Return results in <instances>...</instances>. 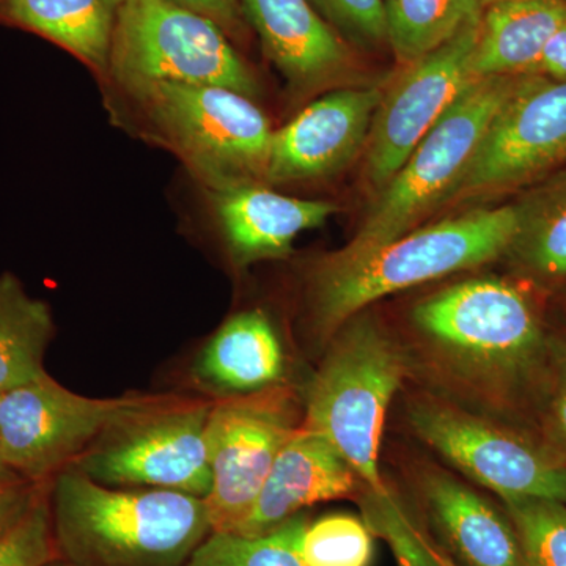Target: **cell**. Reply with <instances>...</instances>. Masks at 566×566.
<instances>
[{
  "instance_id": "31",
  "label": "cell",
  "mask_w": 566,
  "mask_h": 566,
  "mask_svg": "<svg viewBox=\"0 0 566 566\" xmlns=\"http://www.w3.org/2000/svg\"><path fill=\"white\" fill-rule=\"evenodd\" d=\"M315 10L357 43H387L385 0H311Z\"/></svg>"
},
{
  "instance_id": "32",
  "label": "cell",
  "mask_w": 566,
  "mask_h": 566,
  "mask_svg": "<svg viewBox=\"0 0 566 566\" xmlns=\"http://www.w3.org/2000/svg\"><path fill=\"white\" fill-rule=\"evenodd\" d=\"M50 486L51 480L50 482H31V480L17 479L0 483V539L20 524L22 517L31 512L32 506L50 490Z\"/></svg>"
},
{
  "instance_id": "15",
  "label": "cell",
  "mask_w": 566,
  "mask_h": 566,
  "mask_svg": "<svg viewBox=\"0 0 566 566\" xmlns=\"http://www.w3.org/2000/svg\"><path fill=\"white\" fill-rule=\"evenodd\" d=\"M385 92L342 88L304 107L271 137L263 181H314L344 169L370 136Z\"/></svg>"
},
{
  "instance_id": "18",
  "label": "cell",
  "mask_w": 566,
  "mask_h": 566,
  "mask_svg": "<svg viewBox=\"0 0 566 566\" xmlns=\"http://www.w3.org/2000/svg\"><path fill=\"white\" fill-rule=\"evenodd\" d=\"M216 211L237 266L282 259L294 240L318 229L338 211L337 205L283 196L263 181H243L214 192Z\"/></svg>"
},
{
  "instance_id": "33",
  "label": "cell",
  "mask_w": 566,
  "mask_h": 566,
  "mask_svg": "<svg viewBox=\"0 0 566 566\" xmlns=\"http://www.w3.org/2000/svg\"><path fill=\"white\" fill-rule=\"evenodd\" d=\"M167 2L210 18L216 24L221 25L230 39L243 36L245 32V17L241 0H167Z\"/></svg>"
},
{
  "instance_id": "10",
  "label": "cell",
  "mask_w": 566,
  "mask_h": 566,
  "mask_svg": "<svg viewBox=\"0 0 566 566\" xmlns=\"http://www.w3.org/2000/svg\"><path fill=\"white\" fill-rule=\"evenodd\" d=\"M214 401L175 397L111 428L70 468L104 486H147L207 499V424Z\"/></svg>"
},
{
  "instance_id": "34",
  "label": "cell",
  "mask_w": 566,
  "mask_h": 566,
  "mask_svg": "<svg viewBox=\"0 0 566 566\" xmlns=\"http://www.w3.org/2000/svg\"><path fill=\"white\" fill-rule=\"evenodd\" d=\"M536 74L554 81H566V21L547 44Z\"/></svg>"
},
{
  "instance_id": "9",
  "label": "cell",
  "mask_w": 566,
  "mask_h": 566,
  "mask_svg": "<svg viewBox=\"0 0 566 566\" xmlns=\"http://www.w3.org/2000/svg\"><path fill=\"white\" fill-rule=\"evenodd\" d=\"M174 398L82 397L46 374L0 394V450L21 479L50 482L111 428Z\"/></svg>"
},
{
  "instance_id": "14",
  "label": "cell",
  "mask_w": 566,
  "mask_h": 566,
  "mask_svg": "<svg viewBox=\"0 0 566 566\" xmlns=\"http://www.w3.org/2000/svg\"><path fill=\"white\" fill-rule=\"evenodd\" d=\"M408 490L423 526L457 566H523L504 505L431 461L411 464Z\"/></svg>"
},
{
  "instance_id": "25",
  "label": "cell",
  "mask_w": 566,
  "mask_h": 566,
  "mask_svg": "<svg viewBox=\"0 0 566 566\" xmlns=\"http://www.w3.org/2000/svg\"><path fill=\"white\" fill-rule=\"evenodd\" d=\"M371 534L385 539L398 566H457L434 542L409 499L390 483L363 488L356 497Z\"/></svg>"
},
{
  "instance_id": "23",
  "label": "cell",
  "mask_w": 566,
  "mask_h": 566,
  "mask_svg": "<svg viewBox=\"0 0 566 566\" xmlns=\"http://www.w3.org/2000/svg\"><path fill=\"white\" fill-rule=\"evenodd\" d=\"M52 331L48 304L29 296L13 274L0 275V394L46 375Z\"/></svg>"
},
{
  "instance_id": "35",
  "label": "cell",
  "mask_w": 566,
  "mask_h": 566,
  "mask_svg": "<svg viewBox=\"0 0 566 566\" xmlns=\"http://www.w3.org/2000/svg\"><path fill=\"white\" fill-rule=\"evenodd\" d=\"M17 479H21V476L7 464V461L3 460L2 450H0V483L11 482V480Z\"/></svg>"
},
{
  "instance_id": "1",
  "label": "cell",
  "mask_w": 566,
  "mask_h": 566,
  "mask_svg": "<svg viewBox=\"0 0 566 566\" xmlns=\"http://www.w3.org/2000/svg\"><path fill=\"white\" fill-rule=\"evenodd\" d=\"M409 319L420 359L452 400L499 419L532 408L553 331L526 290L468 279L424 297Z\"/></svg>"
},
{
  "instance_id": "37",
  "label": "cell",
  "mask_w": 566,
  "mask_h": 566,
  "mask_svg": "<svg viewBox=\"0 0 566 566\" xmlns=\"http://www.w3.org/2000/svg\"><path fill=\"white\" fill-rule=\"evenodd\" d=\"M497 2H504V0H482V6L483 7L493 6V3H497Z\"/></svg>"
},
{
  "instance_id": "13",
  "label": "cell",
  "mask_w": 566,
  "mask_h": 566,
  "mask_svg": "<svg viewBox=\"0 0 566 566\" xmlns=\"http://www.w3.org/2000/svg\"><path fill=\"white\" fill-rule=\"evenodd\" d=\"M480 21L406 65L403 76L382 96L367 140V177L376 191L386 188L420 140L480 80L472 70Z\"/></svg>"
},
{
  "instance_id": "28",
  "label": "cell",
  "mask_w": 566,
  "mask_h": 566,
  "mask_svg": "<svg viewBox=\"0 0 566 566\" xmlns=\"http://www.w3.org/2000/svg\"><path fill=\"white\" fill-rule=\"evenodd\" d=\"M301 556L305 566H371L375 535L363 516L334 513L308 523Z\"/></svg>"
},
{
  "instance_id": "20",
  "label": "cell",
  "mask_w": 566,
  "mask_h": 566,
  "mask_svg": "<svg viewBox=\"0 0 566 566\" xmlns=\"http://www.w3.org/2000/svg\"><path fill=\"white\" fill-rule=\"evenodd\" d=\"M566 21V0H504L480 21L472 70L476 77L536 73L551 39Z\"/></svg>"
},
{
  "instance_id": "4",
  "label": "cell",
  "mask_w": 566,
  "mask_h": 566,
  "mask_svg": "<svg viewBox=\"0 0 566 566\" xmlns=\"http://www.w3.org/2000/svg\"><path fill=\"white\" fill-rule=\"evenodd\" d=\"M411 371L403 342L364 311L331 338L307 387L304 427L333 442L364 488L385 486L379 455L386 417Z\"/></svg>"
},
{
  "instance_id": "22",
  "label": "cell",
  "mask_w": 566,
  "mask_h": 566,
  "mask_svg": "<svg viewBox=\"0 0 566 566\" xmlns=\"http://www.w3.org/2000/svg\"><path fill=\"white\" fill-rule=\"evenodd\" d=\"M516 232L510 266L539 289L566 282V167L531 185L513 203Z\"/></svg>"
},
{
  "instance_id": "19",
  "label": "cell",
  "mask_w": 566,
  "mask_h": 566,
  "mask_svg": "<svg viewBox=\"0 0 566 566\" xmlns=\"http://www.w3.org/2000/svg\"><path fill=\"white\" fill-rule=\"evenodd\" d=\"M285 352L273 323L260 311L227 319L203 346L192 379L219 398L245 397L283 386Z\"/></svg>"
},
{
  "instance_id": "26",
  "label": "cell",
  "mask_w": 566,
  "mask_h": 566,
  "mask_svg": "<svg viewBox=\"0 0 566 566\" xmlns=\"http://www.w3.org/2000/svg\"><path fill=\"white\" fill-rule=\"evenodd\" d=\"M307 526L303 512L263 535L211 532L186 566H305L301 543Z\"/></svg>"
},
{
  "instance_id": "30",
  "label": "cell",
  "mask_w": 566,
  "mask_h": 566,
  "mask_svg": "<svg viewBox=\"0 0 566 566\" xmlns=\"http://www.w3.org/2000/svg\"><path fill=\"white\" fill-rule=\"evenodd\" d=\"M55 558L48 490L20 524L0 539V566H44Z\"/></svg>"
},
{
  "instance_id": "8",
  "label": "cell",
  "mask_w": 566,
  "mask_h": 566,
  "mask_svg": "<svg viewBox=\"0 0 566 566\" xmlns=\"http://www.w3.org/2000/svg\"><path fill=\"white\" fill-rule=\"evenodd\" d=\"M107 74L123 88L178 82L219 85L255 98L259 81L210 18L167 0H125Z\"/></svg>"
},
{
  "instance_id": "24",
  "label": "cell",
  "mask_w": 566,
  "mask_h": 566,
  "mask_svg": "<svg viewBox=\"0 0 566 566\" xmlns=\"http://www.w3.org/2000/svg\"><path fill=\"white\" fill-rule=\"evenodd\" d=\"M482 0H385L387 43L409 65L482 20Z\"/></svg>"
},
{
  "instance_id": "11",
  "label": "cell",
  "mask_w": 566,
  "mask_h": 566,
  "mask_svg": "<svg viewBox=\"0 0 566 566\" xmlns=\"http://www.w3.org/2000/svg\"><path fill=\"white\" fill-rule=\"evenodd\" d=\"M301 424L285 386L212 403L207 424L212 486L205 499L212 532H237L244 523L275 458Z\"/></svg>"
},
{
  "instance_id": "5",
  "label": "cell",
  "mask_w": 566,
  "mask_h": 566,
  "mask_svg": "<svg viewBox=\"0 0 566 566\" xmlns=\"http://www.w3.org/2000/svg\"><path fill=\"white\" fill-rule=\"evenodd\" d=\"M523 77L524 74L491 76L472 82L379 191L353 240L340 251L324 256L315 268L338 270L359 262L417 229L431 211L447 203L495 115L512 98Z\"/></svg>"
},
{
  "instance_id": "2",
  "label": "cell",
  "mask_w": 566,
  "mask_h": 566,
  "mask_svg": "<svg viewBox=\"0 0 566 566\" xmlns=\"http://www.w3.org/2000/svg\"><path fill=\"white\" fill-rule=\"evenodd\" d=\"M52 534L71 566H186L212 532L207 501L170 490H114L66 465L51 480Z\"/></svg>"
},
{
  "instance_id": "6",
  "label": "cell",
  "mask_w": 566,
  "mask_h": 566,
  "mask_svg": "<svg viewBox=\"0 0 566 566\" xmlns=\"http://www.w3.org/2000/svg\"><path fill=\"white\" fill-rule=\"evenodd\" d=\"M125 92L153 134L212 192L263 181L273 129L249 96L219 85L178 82H151Z\"/></svg>"
},
{
  "instance_id": "36",
  "label": "cell",
  "mask_w": 566,
  "mask_h": 566,
  "mask_svg": "<svg viewBox=\"0 0 566 566\" xmlns=\"http://www.w3.org/2000/svg\"><path fill=\"white\" fill-rule=\"evenodd\" d=\"M44 566H71L70 564H66V562H63L62 558H55V560L50 562V564Z\"/></svg>"
},
{
  "instance_id": "21",
  "label": "cell",
  "mask_w": 566,
  "mask_h": 566,
  "mask_svg": "<svg viewBox=\"0 0 566 566\" xmlns=\"http://www.w3.org/2000/svg\"><path fill=\"white\" fill-rule=\"evenodd\" d=\"M125 0H0V21L36 33L99 74Z\"/></svg>"
},
{
  "instance_id": "16",
  "label": "cell",
  "mask_w": 566,
  "mask_h": 566,
  "mask_svg": "<svg viewBox=\"0 0 566 566\" xmlns=\"http://www.w3.org/2000/svg\"><path fill=\"white\" fill-rule=\"evenodd\" d=\"M363 488L333 442L301 424L275 458L252 512L234 534H268L307 506L357 497Z\"/></svg>"
},
{
  "instance_id": "3",
  "label": "cell",
  "mask_w": 566,
  "mask_h": 566,
  "mask_svg": "<svg viewBox=\"0 0 566 566\" xmlns=\"http://www.w3.org/2000/svg\"><path fill=\"white\" fill-rule=\"evenodd\" d=\"M515 232L513 203L480 208L417 227L349 266L315 268L308 327L316 344H329L348 319L382 297L502 259Z\"/></svg>"
},
{
  "instance_id": "7",
  "label": "cell",
  "mask_w": 566,
  "mask_h": 566,
  "mask_svg": "<svg viewBox=\"0 0 566 566\" xmlns=\"http://www.w3.org/2000/svg\"><path fill=\"white\" fill-rule=\"evenodd\" d=\"M406 422L446 463L501 501L538 497L566 504V458L542 438L433 390L409 395Z\"/></svg>"
},
{
  "instance_id": "27",
  "label": "cell",
  "mask_w": 566,
  "mask_h": 566,
  "mask_svg": "<svg viewBox=\"0 0 566 566\" xmlns=\"http://www.w3.org/2000/svg\"><path fill=\"white\" fill-rule=\"evenodd\" d=\"M520 538L523 566H566V504L549 499H502Z\"/></svg>"
},
{
  "instance_id": "29",
  "label": "cell",
  "mask_w": 566,
  "mask_h": 566,
  "mask_svg": "<svg viewBox=\"0 0 566 566\" xmlns=\"http://www.w3.org/2000/svg\"><path fill=\"white\" fill-rule=\"evenodd\" d=\"M532 411L543 441L566 458V333H551L545 371Z\"/></svg>"
},
{
  "instance_id": "12",
  "label": "cell",
  "mask_w": 566,
  "mask_h": 566,
  "mask_svg": "<svg viewBox=\"0 0 566 566\" xmlns=\"http://www.w3.org/2000/svg\"><path fill=\"white\" fill-rule=\"evenodd\" d=\"M566 167V81L524 74L447 203L515 191Z\"/></svg>"
},
{
  "instance_id": "17",
  "label": "cell",
  "mask_w": 566,
  "mask_h": 566,
  "mask_svg": "<svg viewBox=\"0 0 566 566\" xmlns=\"http://www.w3.org/2000/svg\"><path fill=\"white\" fill-rule=\"evenodd\" d=\"M241 7L293 91L314 92L348 70V46L311 0H241Z\"/></svg>"
}]
</instances>
